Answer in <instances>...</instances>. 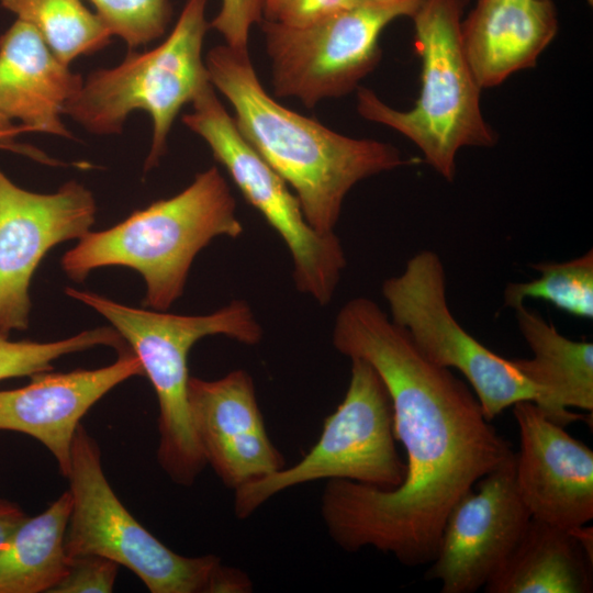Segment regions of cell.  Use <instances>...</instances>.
I'll use <instances>...</instances> for the list:
<instances>
[{"label":"cell","instance_id":"d6986e66","mask_svg":"<svg viewBox=\"0 0 593 593\" xmlns=\"http://www.w3.org/2000/svg\"><path fill=\"white\" fill-rule=\"evenodd\" d=\"M514 311L518 329L533 357L512 361L538 390L541 411L563 427L583 421L584 415L573 413L569 407L593 411V344L567 338L525 304Z\"/></svg>","mask_w":593,"mask_h":593},{"label":"cell","instance_id":"277c9868","mask_svg":"<svg viewBox=\"0 0 593 593\" xmlns=\"http://www.w3.org/2000/svg\"><path fill=\"white\" fill-rule=\"evenodd\" d=\"M468 0H423L412 14L422 64V87L413 108L398 110L372 90L358 87L357 111L413 142L425 161L447 181L463 147H493L499 135L484 120L481 88L466 59L461 22Z\"/></svg>","mask_w":593,"mask_h":593},{"label":"cell","instance_id":"9a60e30c","mask_svg":"<svg viewBox=\"0 0 593 593\" xmlns=\"http://www.w3.org/2000/svg\"><path fill=\"white\" fill-rule=\"evenodd\" d=\"M188 404L205 463L227 488L234 491L286 466L267 434L247 371L233 370L217 380L190 377Z\"/></svg>","mask_w":593,"mask_h":593},{"label":"cell","instance_id":"4316f807","mask_svg":"<svg viewBox=\"0 0 593 593\" xmlns=\"http://www.w3.org/2000/svg\"><path fill=\"white\" fill-rule=\"evenodd\" d=\"M265 0H222L221 9L210 23L219 32L225 45L246 51L249 32L264 20Z\"/></svg>","mask_w":593,"mask_h":593},{"label":"cell","instance_id":"4dcf8cb0","mask_svg":"<svg viewBox=\"0 0 593 593\" xmlns=\"http://www.w3.org/2000/svg\"><path fill=\"white\" fill-rule=\"evenodd\" d=\"M568 530L579 542L586 557L593 562V528L582 525Z\"/></svg>","mask_w":593,"mask_h":593},{"label":"cell","instance_id":"e0dca14e","mask_svg":"<svg viewBox=\"0 0 593 593\" xmlns=\"http://www.w3.org/2000/svg\"><path fill=\"white\" fill-rule=\"evenodd\" d=\"M83 79L70 71L30 24L18 20L0 35V114L27 132L69 138L61 121Z\"/></svg>","mask_w":593,"mask_h":593},{"label":"cell","instance_id":"5b68a950","mask_svg":"<svg viewBox=\"0 0 593 593\" xmlns=\"http://www.w3.org/2000/svg\"><path fill=\"white\" fill-rule=\"evenodd\" d=\"M66 293L104 316L139 359L159 404L158 462L174 483L193 484L206 463L190 419L188 355L198 340L210 335L258 344L262 329L250 306L233 300L211 314L177 315L126 306L74 288Z\"/></svg>","mask_w":593,"mask_h":593},{"label":"cell","instance_id":"2e32d148","mask_svg":"<svg viewBox=\"0 0 593 593\" xmlns=\"http://www.w3.org/2000/svg\"><path fill=\"white\" fill-rule=\"evenodd\" d=\"M134 376H144V370L136 355L126 349L107 367L33 374L22 388L0 390V430L23 433L41 441L66 477L80 419L110 390Z\"/></svg>","mask_w":593,"mask_h":593},{"label":"cell","instance_id":"8992f818","mask_svg":"<svg viewBox=\"0 0 593 593\" xmlns=\"http://www.w3.org/2000/svg\"><path fill=\"white\" fill-rule=\"evenodd\" d=\"M66 478L72 500L65 536L69 558L96 555L134 572L152 593H249L253 582L215 555L181 556L142 526L103 472L97 441L80 423Z\"/></svg>","mask_w":593,"mask_h":593},{"label":"cell","instance_id":"7c38bea8","mask_svg":"<svg viewBox=\"0 0 593 593\" xmlns=\"http://www.w3.org/2000/svg\"><path fill=\"white\" fill-rule=\"evenodd\" d=\"M96 201L77 181L54 193L15 184L0 169V335L25 329L31 311L30 286L48 250L79 239L94 223Z\"/></svg>","mask_w":593,"mask_h":593},{"label":"cell","instance_id":"cb8c5ba5","mask_svg":"<svg viewBox=\"0 0 593 593\" xmlns=\"http://www.w3.org/2000/svg\"><path fill=\"white\" fill-rule=\"evenodd\" d=\"M125 340L114 327L103 326L83 331L56 342L9 340L0 335V380L45 372L59 357L96 346H110L119 351Z\"/></svg>","mask_w":593,"mask_h":593},{"label":"cell","instance_id":"484cf974","mask_svg":"<svg viewBox=\"0 0 593 593\" xmlns=\"http://www.w3.org/2000/svg\"><path fill=\"white\" fill-rule=\"evenodd\" d=\"M118 568L116 562L101 556L72 557L66 574L49 593L112 592Z\"/></svg>","mask_w":593,"mask_h":593},{"label":"cell","instance_id":"52a82bcc","mask_svg":"<svg viewBox=\"0 0 593 593\" xmlns=\"http://www.w3.org/2000/svg\"><path fill=\"white\" fill-rule=\"evenodd\" d=\"M206 2L186 0L172 31L158 46L143 53L130 49L119 65L91 72L65 114L91 133L110 135L121 132L132 112H146L153 134L145 170L155 167L181 108L211 83L202 55L210 27Z\"/></svg>","mask_w":593,"mask_h":593},{"label":"cell","instance_id":"6da1fadb","mask_svg":"<svg viewBox=\"0 0 593 593\" xmlns=\"http://www.w3.org/2000/svg\"><path fill=\"white\" fill-rule=\"evenodd\" d=\"M332 340L337 351L366 360L380 376L406 471L392 490L328 480L320 505L326 530L347 552L372 547L407 567L429 564L452 507L515 455L512 445L469 387L426 359L371 299L357 296L340 309Z\"/></svg>","mask_w":593,"mask_h":593},{"label":"cell","instance_id":"ffe728a7","mask_svg":"<svg viewBox=\"0 0 593 593\" xmlns=\"http://www.w3.org/2000/svg\"><path fill=\"white\" fill-rule=\"evenodd\" d=\"M592 564L568 529L532 518L483 588L488 593H589Z\"/></svg>","mask_w":593,"mask_h":593},{"label":"cell","instance_id":"5bb4252c","mask_svg":"<svg viewBox=\"0 0 593 593\" xmlns=\"http://www.w3.org/2000/svg\"><path fill=\"white\" fill-rule=\"evenodd\" d=\"M519 432L515 481L532 518L562 529L593 518V451L533 401L513 405Z\"/></svg>","mask_w":593,"mask_h":593},{"label":"cell","instance_id":"9c48e42d","mask_svg":"<svg viewBox=\"0 0 593 593\" xmlns=\"http://www.w3.org/2000/svg\"><path fill=\"white\" fill-rule=\"evenodd\" d=\"M422 1L360 0L304 26L262 20L275 96L312 108L356 90L381 58L384 27Z\"/></svg>","mask_w":593,"mask_h":593},{"label":"cell","instance_id":"7402d4cb","mask_svg":"<svg viewBox=\"0 0 593 593\" xmlns=\"http://www.w3.org/2000/svg\"><path fill=\"white\" fill-rule=\"evenodd\" d=\"M1 5L35 29L65 65L103 49L113 36L81 0H0Z\"/></svg>","mask_w":593,"mask_h":593},{"label":"cell","instance_id":"603a6c76","mask_svg":"<svg viewBox=\"0 0 593 593\" xmlns=\"http://www.w3.org/2000/svg\"><path fill=\"white\" fill-rule=\"evenodd\" d=\"M539 277L528 282H510L504 306L515 309L525 300L550 302L557 309L581 318L593 317V250L567 261L529 265Z\"/></svg>","mask_w":593,"mask_h":593},{"label":"cell","instance_id":"4fadbf2b","mask_svg":"<svg viewBox=\"0 0 593 593\" xmlns=\"http://www.w3.org/2000/svg\"><path fill=\"white\" fill-rule=\"evenodd\" d=\"M532 516L515 481V455L465 494L449 513L425 579L441 593H473L508 557Z\"/></svg>","mask_w":593,"mask_h":593},{"label":"cell","instance_id":"7a4b0ae2","mask_svg":"<svg viewBox=\"0 0 593 593\" xmlns=\"http://www.w3.org/2000/svg\"><path fill=\"white\" fill-rule=\"evenodd\" d=\"M205 66L243 137L290 187L318 233H334L356 183L410 163L392 144L339 134L277 102L259 81L248 49L215 46Z\"/></svg>","mask_w":593,"mask_h":593},{"label":"cell","instance_id":"1f68e13d","mask_svg":"<svg viewBox=\"0 0 593 593\" xmlns=\"http://www.w3.org/2000/svg\"><path fill=\"white\" fill-rule=\"evenodd\" d=\"M16 126L18 125H13L12 122H10L9 120H7L0 114V131L12 130V128H15Z\"/></svg>","mask_w":593,"mask_h":593},{"label":"cell","instance_id":"3957f363","mask_svg":"<svg viewBox=\"0 0 593 593\" xmlns=\"http://www.w3.org/2000/svg\"><path fill=\"white\" fill-rule=\"evenodd\" d=\"M242 233L230 186L212 166L178 194L134 211L108 230L89 231L61 257V268L77 282L100 267L131 268L145 281L143 304L166 311L181 296L197 254L215 237Z\"/></svg>","mask_w":593,"mask_h":593},{"label":"cell","instance_id":"44dd1931","mask_svg":"<svg viewBox=\"0 0 593 593\" xmlns=\"http://www.w3.org/2000/svg\"><path fill=\"white\" fill-rule=\"evenodd\" d=\"M71 505L66 491L15 529L0 550V593L49 592L64 578L70 562L65 536Z\"/></svg>","mask_w":593,"mask_h":593},{"label":"cell","instance_id":"f546056e","mask_svg":"<svg viewBox=\"0 0 593 593\" xmlns=\"http://www.w3.org/2000/svg\"><path fill=\"white\" fill-rule=\"evenodd\" d=\"M22 132H27L26 128L22 125H18L15 128L12 130L0 131V149H9L18 154L26 155L40 163L48 165L56 164L55 160L51 159L41 150L27 145H21L19 143H15L13 138Z\"/></svg>","mask_w":593,"mask_h":593},{"label":"cell","instance_id":"8fae6325","mask_svg":"<svg viewBox=\"0 0 593 593\" xmlns=\"http://www.w3.org/2000/svg\"><path fill=\"white\" fill-rule=\"evenodd\" d=\"M382 295L390 318L406 331L426 359L457 369L467 379L486 419L521 401H533L540 407L538 390L512 359L485 347L452 315L438 254L421 250L413 255L400 275L384 280Z\"/></svg>","mask_w":593,"mask_h":593},{"label":"cell","instance_id":"d4e9b609","mask_svg":"<svg viewBox=\"0 0 593 593\" xmlns=\"http://www.w3.org/2000/svg\"><path fill=\"white\" fill-rule=\"evenodd\" d=\"M112 35L134 49L160 37L170 19L169 0H89Z\"/></svg>","mask_w":593,"mask_h":593},{"label":"cell","instance_id":"ac0fdd59","mask_svg":"<svg viewBox=\"0 0 593 593\" xmlns=\"http://www.w3.org/2000/svg\"><path fill=\"white\" fill-rule=\"evenodd\" d=\"M558 32L551 0H478L461 22L466 59L481 89L532 68Z\"/></svg>","mask_w":593,"mask_h":593},{"label":"cell","instance_id":"ba28073f","mask_svg":"<svg viewBox=\"0 0 593 593\" xmlns=\"http://www.w3.org/2000/svg\"><path fill=\"white\" fill-rule=\"evenodd\" d=\"M345 396L315 445L296 463L234 490V513L246 519L275 495L317 480H349L381 490L399 486L406 466L395 446L393 407L373 367L351 358Z\"/></svg>","mask_w":593,"mask_h":593},{"label":"cell","instance_id":"30bf717a","mask_svg":"<svg viewBox=\"0 0 593 593\" xmlns=\"http://www.w3.org/2000/svg\"><path fill=\"white\" fill-rule=\"evenodd\" d=\"M191 103L193 110L182 116L183 123L204 139L246 201L281 236L293 260L296 289L328 304L346 267L339 238L307 223L296 195L243 137L212 83Z\"/></svg>","mask_w":593,"mask_h":593},{"label":"cell","instance_id":"83f0119b","mask_svg":"<svg viewBox=\"0 0 593 593\" xmlns=\"http://www.w3.org/2000/svg\"><path fill=\"white\" fill-rule=\"evenodd\" d=\"M360 0H265L264 20L286 26H304Z\"/></svg>","mask_w":593,"mask_h":593},{"label":"cell","instance_id":"f1b7e54d","mask_svg":"<svg viewBox=\"0 0 593 593\" xmlns=\"http://www.w3.org/2000/svg\"><path fill=\"white\" fill-rule=\"evenodd\" d=\"M25 519L26 515L18 504L0 499V550Z\"/></svg>","mask_w":593,"mask_h":593}]
</instances>
